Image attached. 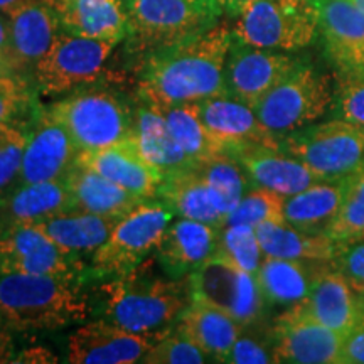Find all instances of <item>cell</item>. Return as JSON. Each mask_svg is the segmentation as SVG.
Wrapping results in <instances>:
<instances>
[{"label": "cell", "mask_w": 364, "mask_h": 364, "mask_svg": "<svg viewBox=\"0 0 364 364\" xmlns=\"http://www.w3.org/2000/svg\"><path fill=\"white\" fill-rule=\"evenodd\" d=\"M225 363L233 364H268L275 363L273 351H268L267 346L260 339L245 336L243 332L231 348Z\"/></svg>", "instance_id": "44"}, {"label": "cell", "mask_w": 364, "mask_h": 364, "mask_svg": "<svg viewBox=\"0 0 364 364\" xmlns=\"http://www.w3.org/2000/svg\"><path fill=\"white\" fill-rule=\"evenodd\" d=\"M230 156L240 162L255 184L275 191L285 198L311 188L316 182L326 181L306 162L287 154L284 149L250 145L235 150Z\"/></svg>", "instance_id": "21"}, {"label": "cell", "mask_w": 364, "mask_h": 364, "mask_svg": "<svg viewBox=\"0 0 364 364\" xmlns=\"http://www.w3.org/2000/svg\"><path fill=\"white\" fill-rule=\"evenodd\" d=\"M285 199V196L258 186L245 193L238 206L228 216L226 225L258 226L263 223H284Z\"/></svg>", "instance_id": "38"}, {"label": "cell", "mask_w": 364, "mask_h": 364, "mask_svg": "<svg viewBox=\"0 0 364 364\" xmlns=\"http://www.w3.org/2000/svg\"><path fill=\"white\" fill-rule=\"evenodd\" d=\"M282 149L326 181H339L364 167V125L344 120L290 132Z\"/></svg>", "instance_id": "8"}, {"label": "cell", "mask_w": 364, "mask_h": 364, "mask_svg": "<svg viewBox=\"0 0 364 364\" xmlns=\"http://www.w3.org/2000/svg\"><path fill=\"white\" fill-rule=\"evenodd\" d=\"M216 0H132L129 39L139 53H156L203 34L216 24Z\"/></svg>", "instance_id": "5"}, {"label": "cell", "mask_w": 364, "mask_h": 364, "mask_svg": "<svg viewBox=\"0 0 364 364\" xmlns=\"http://www.w3.org/2000/svg\"><path fill=\"white\" fill-rule=\"evenodd\" d=\"M351 2L359 9V11L364 14V0H351Z\"/></svg>", "instance_id": "52"}, {"label": "cell", "mask_w": 364, "mask_h": 364, "mask_svg": "<svg viewBox=\"0 0 364 364\" xmlns=\"http://www.w3.org/2000/svg\"><path fill=\"white\" fill-rule=\"evenodd\" d=\"M332 260L336 268L343 273L349 285L358 294L364 295V240L349 245H338Z\"/></svg>", "instance_id": "43"}, {"label": "cell", "mask_w": 364, "mask_h": 364, "mask_svg": "<svg viewBox=\"0 0 364 364\" xmlns=\"http://www.w3.org/2000/svg\"><path fill=\"white\" fill-rule=\"evenodd\" d=\"M343 364H364V324L344 338Z\"/></svg>", "instance_id": "45"}, {"label": "cell", "mask_w": 364, "mask_h": 364, "mask_svg": "<svg viewBox=\"0 0 364 364\" xmlns=\"http://www.w3.org/2000/svg\"><path fill=\"white\" fill-rule=\"evenodd\" d=\"M78 164L97 171L142 199H157L164 176L145 161L136 147L135 135L107 149L80 152Z\"/></svg>", "instance_id": "20"}, {"label": "cell", "mask_w": 364, "mask_h": 364, "mask_svg": "<svg viewBox=\"0 0 364 364\" xmlns=\"http://www.w3.org/2000/svg\"><path fill=\"white\" fill-rule=\"evenodd\" d=\"M250 2H253V0H228V4H226V7L230 9L231 12H238L240 9H243L245 6H247V4H250Z\"/></svg>", "instance_id": "51"}, {"label": "cell", "mask_w": 364, "mask_h": 364, "mask_svg": "<svg viewBox=\"0 0 364 364\" xmlns=\"http://www.w3.org/2000/svg\"><path fill=\"white\" fill-rule=\"evenodd\" d=\"M46 112L65 127L81 152L112 147L135 135V113L107 90L71 91Z\"/></svg>", "instance_id": "4"}, {"label": "cell", "mask_w": 364, "mask_h": 364, "mask_svg": "<svg viewBox=\"0 0 364 364\" xmlns=\"http://www.w3.org/2000/svg\"><path fill=\"white\" fill-rule=\"evenodd\" d=\"M61 29L83 38L118 44L129 38L124 0H51Z\"/></svg>", "instance_id": "23"}, {"label": "cell", "mask_w": 364, "mask_h": 364, "mask_svg": "<svg viewBox=\"0 0 364 364\" xmlns=\"http://www.w3.org/2000/svg\"><path fill=\"white\" fill-rule=\"evenodd\" d=\"M56 361L58 359L54 354L41 348L27 349V351L21 354L19 359H16V363H56Z\"/></svg>", "instance_id": "48"}, {"label": "cell", "mask_w": 364, "mask_h": 364, "mask_svg": "<svg viewBox=\"0 0 364 364\" xmlns=\"http://www.w3.org/2000/svg\"><path fill=\"white\" fill-rule=\"evenodd\" d=\"M216 258H221L240 270L257 275L265 253H263L257 230L250 225H225L220 228Z\"/></svg>", "instance_id": "37"}, {"label": "cell", "mask_w": 364, "mask_h": 364, "mask_svg": "<svg viewBox=\"0 0 364 364\" xmlns=\"http://www.w3.org/2000/svg\"><path fill=\"white\" fill-rule=\"evenodd\" d=\"M236 17L233 39L270 51L307 48L318 31V11L312 0H253Z\"/></svg>", "instance_id": "6"}, {"label": "cell", "mask_w": 364, "mask_h": 364, "mask_svg": "<svg viewBox=\"0 0 364 364\" xmlns=\"http://www.w3.org/2000/svg\"><path fill=\"white\" fill-rule=\"evenodd\" d=\"M31 2H36V0H0V14H4V16H11V14L16 12L17 9L24 7ZM46 2L51 4V0H46Z\"/></svg>", "instance_id": "49"}, {"label": "cell", "mask_w": 364, "mask_h": 364, "mask_svg": "<svg viewBox=\"0 0 364 364\" xmlns=\"http://www.w3.org/2000/svg\"><path fill=\"white\" fill-rule=\"evenodd\" d=\"M312 2H314V4H316V6H317V4H318V2H321V0H312Z\"/></svg>", "instance_id": "55"}, {"label": "cell", "mask_w": 364, "mask_h": 364, "mask_svg": "<svg viewBox=\"0 0 364 364\" xmlns=\"http://www.w3.org/2000/svg\"><path fill=\"white\" fill-rule=\"evenodd\" d=\"M90 314L75 277L0 275V317L12 331H56L85 322Z\"/></svg>", "instance_id": "2"}, {"label": "cell", "mask_w": 364, "mask_h": 364, "mask_svg": "<svg viewBox=\"0 0 364 364\" xmlns=\"http://www.w3.org/2000/svg\"><path fill=\"white\" fill-rule=\"evenodd\" d=\"M65 182L73 196L76 211L93 213L110 220H120L136 204L145 201L81 164H76Z\"/></svg>", "instance_id": "27"}, {"label": "cell", "mask_w": 364, "mask_h": 364, "mask_svg": "<svg viewBox=\"0 0 364 364\" xmlns=\"http://www.w3.org/2000/svg\"><path fill=\"white\" fill-rule=\"evenodd\" d=\"M172 216L171 209L159 199L136 204L115 223L110 236L91 257L95 275L117 279L136 270L149 255L156 253Z\"/></svg>", "instance_id": "7"}, {"label": "cell", "mask_w": 364, "mask_h": 364, "mask_svg": "<svg viewBox=\"0 0 364 364\" xmlns=\"http://www.w3.org/2000/svg\"><path fill=\"white\" fill-rule=\"evenodd\" d=\"M7 17L14 51L22 73L34 70L61 33L56 11L46 0H36Z\"/></svg>", "instance_id": "26"}, {"label": "cell", "mask_w": 364, "mask_h": 364, "mask_svg": "<svg viewBox=\"0 0 364 364\" xmlns=\"http://www.w3.org/2000/svg\"><path fill=\"white\" fill-rule=\"evenodd\" d=\"M265 257L299 262H329L338 243L327 233H307L289 223H263L255 226Z\"/></svg>", "instance_id": "30"}, {"label": "cell", "mask_w": 364, "mask_h": 364, "mask_svg": "<svg viewBox=\"0 0 364 364\" xmlns=\"http://www.w3.org/2000/svg\"><path fill=\"white\" fill-rule=\"evenodd\" d=\"M300 66L282 51L253 48L233 39L226 63L228 95L255 108Z\"/></svg>", "instance_id": "14"}, {"label": "cell", "mask_w": 364, "mask_h": 364, "mask_svg": "<svg viewBox=\"0 0 364 364\" xmlns=\"http://www.w3.org/2000/svg\"><path fill=\"white\" fill-rule=\"evenodd\" d=\"M130 2H132V0H124V4H125V6H129Z\"/></svg>", "instance_id": "54"}, {"label": "cell", "mask_w": 364, "mask_h": 364, "mask_svg": "<svg viewBox=\"0 0 364 364\" xmlns=\"http://www.w3.org/2000/svg\"><path fill=\"white\" fill-rule=\"evenodd\" d=\"M318 31L336 70L364 65V14L351 0H321Z\"/></svg>", "instance_id": "22"}, {"label": "cell", "mask_w": 364, "mask_h": 364, "mask_svg": "<svg viewBox=\"0 0 364 364\" xmlns=\"http://www.w3.org/2000/svg\"><path fill=\"white\" fill-rule=\"evenodd\" d=\"M70 211L76 209L65 181L19 184L0 201V228L14 223L38 225Z\"/></svg>", "instance_id": "25"}, {"label": "cell", "mask_w": 364, "mask_h": 364, "mask_svg": "<svg viewBox=\"0 0 364 364\" xmlns=\"http://www.w3.org/2000/svg\"><path fill=\"white\" fill-rule=\"evenodd\" d=\"M162 113L172 136L181 149L196 164L226 154L221 145L209 135L198 112V103L174 105L167 108H156Z\"/></svg>", "instance_id": "34"}, {"label": "cell", "mask_w": 364, "mask_h": 364, "mask_svg": "<svg viewBox=\"0 0 364 364\" xmlns=\"http://www.w3.org/2000/svg\"><path fill=\"white\" fill-rule=\"evenodd\" d=\"M177 326L211 361L220 363L226 361L236 339L243 332V326L236 318L199 295H194Z\"/></svg>", "instance_id": "24"}, {"label": "cell", "mask_w": 364, "mask_h": 364, "mask_svg": "<svg viewBox=\"0 0 364 364\" xmlns=\"http://www.w3.org/2000/svg\"><path fill=\"white\" fill-rule=\"evenodd\" d=\"M29 134L19 184L66 181L78 164L81 150L73 142L65 127L48 112H39Z\"/></svg>", "instance_id": "16"}, {"label": "cell", "mask_w": 364, "mask_h": 364, "mask_svg": "<svg viewBox=\"0 0 364 364\" xmlns=\"http://www.w3.org/2000/svg\"><path fill=\"white\" fill-rule=\"evenodd\" d=\"M115 46L61 29L46 56L34 66L36 85L49 97L93 85Z\"/></svg>", "instance_id": "10"}, {"label": "cell", "mask_w": 364, "mask_h": 364, "mask_svg": "<svg viewBox=\"0 0 364 364\" xmlns=\"http://www.w3.org/2000/svg\"><path fill=\"white\" fill-rule=\"evenodd\" d=\"M33 88L22 75H0V124L17 125L33 110Z\"/></svg>", "instance_id": "41"}, {"label": "cell", "mask_w": 364, "mask_h": 364, "mask_svg": "<svg viewBox=\"0 0 364 364\" xmlns=\"http://www.w3.org/2000/svg\"><path fill=\"white\" fill-rule=\"evenodd\" d=\"M309 314L318 322L348 338L364 324L363 295L349 285L338 268H316L309 297Z\"/></svg>", "instance_id": "18"}, {"label": "cell", "mask_w": 364, "mask_h": 364, "mask_svg": "<svg viewBox=\"0 0 364 364\" xmlns=\"http://www.w3.org/2000/svg\"><path fill=\"white\" fill-rule=\"evenodd\" d=\"M216 2H218V4H220V6H221V7H226L228 0H216Z\"/></svg>", "instance_id": "53"}, {"label": "cell", "mask_w": 364, "mask_h": 364, "mask_svg": "<svg viewBox=\"0 0 364 364\" xmlns=\"http://www.w3.org/2000/svg\"><path fill=\"white\" fill-rule=\"evenodd\" d=\"M135 142L145 161L164 177L196 166L176 142L162 113L149 105L135 112Z\"/></svg>", "instance_id": "29"}, {"label": "cell", "mask_w": 364, "mask_h": 364, "mask_svg": "<svg viewBox=\"0 0 364 364\" xmlns=\"http://www.w3.org/2000/svg\"><path fill=\"white\" fill-rule=\"evenodd\" d=\"M220 228L181 218L171 223L156 250L159 265L172 279L191 277L215 257Z\"/></svg>", "instance_id": "19"}, {"label": "cell", "mask_w": 364, "mask_h": 364, "mask_svg": "<svg viewBox=\"0 0 364 364\" xmlns=\"http://www.w3.org/2000/svg\"><path fill=\"white\" fill-rule=\"evenodd\" d=\"M171 331V329H169ZM166 332L139 334L110 321L86 322L68 338V363L73 364H134Z\"/></svg>", "instance_id": "15"}, {"label": "cell", "mask_w": 364, "mask_h": 364, "mask_svg": "<svg viewBox=\"0 0 364 364\" xmlns=\"http://www.w3.org/2000/svg\"><path fill=\"white\" fill-rule=\"evenodd\" d=\"M117 221L93 213L70 211L38 225L59 248L80 258V255L93 257L110 236Z\"/></svg>", "instance_id": "32"}, {"label": "cell", "mask_w": 364, "mask_h": 364, "mask_svg": "<svg viewBox=\"0 0 364 364\" xmlns=\"http://www.w3.org/2000/svg\"><path fill=\"white\" fill-rule=\"evenodd\" d=\"M198 167L215 198L216 206L228 220L230 213L238 206L247 193L248 174L230 154H220L209 161L199 162Z\"/></svg>", "instance_id": "35"}, {"label": "cell", "mask_w": 364, "mask_h": 364, "mask_svg": "<svg viewBox=\"0 0 364 364\" xmlns=\"http://www.w3.org/2000/svg\"><path fill=\"white\" fill-rule=\"evenodd\" d=\"M29 134L17 125L0 124V201L19 186Z\"/></svg>", "instance_id": "39"}, {"label": "cell", "mask_w": 364, "mask_h": 364, "mask_svg": "<svg viewBox=\"0 0 364 364\" xmlns=\"http://www.w3.org/2000/svg\"><path fill=\"white\" fill-rule=\"evenodd\" d=\"M157 199L171 209L172 215L179 218L216 228L226 225V216L216 206L198 164L191 169L164 177L157 191Z\"/></svg>", "instance_id": "28"}, {"label": "cell", "mask_w": 364, "mask_h": 364, "mask_svg": "<svg viewBox=\"0 0 364 364\" xmlns=\"http://www.w3.org/2000/svg\"><path fill=\"white\" fill-rule=\"evenodd\" d=\"M338 98L341 117L364 125V65L338 71Z\"/></svg>", "instance_id": "42"}, {"label": "cell", "mask_w": 364, "mask_h": 364, "mask_svg": "<svg viewBox=\"0 0 364 364\" xmlns=\"http://www.w3.org/2000/svg\"><path fill=\"white\" fill-rule=\"evenodd\" d=\"M83 272L78 257L59 248L39 225L14 223L0 228V275L75 277Z\"/></svg>", "instance_id": "11"}, {"label": "cell", "mask_w": 364, "mask_h": 364, "mask_svg": "<svg viewBox=\"0 0 364 364\" xmlns=\"http://www.w3.org/2000/svg\"><path fill=\"white\" fill-rule=\"evenodd\" d=\"M327 235L338 245L364 240V167L344 179L343 203Z\"/></svg>", "instance_id": "36"}, {"label": "cell", "mask_w": 364, "mask_h": 364, "mask_svg": "<svg viewBox=\"0 0 364 364\" xmlns=\"http://www.w3.org/2000/svg\"><path fill=\"white\" fill-rule=\"evenodd\" d=\"M0 75H21V73L14 68L12 63H9L6 58L0 56Z\"/></svg>", "instance_id": "50"}, {"label": "cell", "mask_w": 364, "mask_h": 364, "mask_svg": "<svg viewBox=\"0 0 364 364\" xmlns=\"http://www.w3.org/2000/svg\"><path fill=\"white\" fill-rule=\"evenodd\" d=\"M16 361V344H14L12 329L0 317V364Z\"/></svg>", "instance_id": "47"}, {"label": "cell", "mask_w": 364, "mask_h": 364, "mask_svg": "<svg viewBox=\"0 0 364 364\" xmlns=\"http://www.w3.org/2000/svg\"><path fill=\"white\" fill-rule=\"evenodd\" d=\"M211 361L179 326L167 331L145 354V364H203Z\"/></svg>", "instance_id": "40"}, {"label": "cell", "mask_w": 364, "mask_h": 364, "mask_svg": "<svg viewBox=\"0 0 364 364\" xmlns=\"http://www.w3.org/2000/svg\"><path fill=\"white\" fill-rule=\"evenodd\" d=\"M0 56H4L9 63H12L14 68L24 75L19 66V61L16 58V51H14L12 36H11V24H9V17L0 14Z\"/></svg>", "instance_id": "46"}, {"label": "cell", "mask_w": 364, "mask_h": 364, "mask_svg": "<svg viewBox=\"0 0 364 364\" xmlns=\"http://www.w3.org/2000/svg\"><path fill=\"white\" fill-rule=\"evenodd\" d=\"M344 179L316 182L289 196L285 199V221L307 233H327L343 203Z\"/></svg>", "instance_id": "31"}, {"label": "cell", "mask_w": 364, "mask_h": 364, "mask_svg": "<svg viewBox=\"0 0 364 364\" xmlns=\"http://www.w3.org/2000/svg\"><path fill=\"white\" fill-rule=\"evenodd\" d=\"M198 112L209 135L226 154L250 145L282 149V139L262 124L255 108L233 97L211 98L198 103Z\"/></svg>", "instance_id": "17"}, {"label": "cell", "mask_w": 364, "mask_h": 364, "mask_svg": "<svg viewBox=\"0 0 364 364\" xmlns=\"http://www.w3.org/2000/svg\"><path fill=\"white\" fill-rule=\"evenodd\" d=\"M231 44L233 31L220 22L196 38L147 54L139 81L144 105L167 108L230 97L226 63Z\"/></svg>", "instance_id": "1"}, {"label": "cell", "mask_w": 364, "mask_h": 364, "mask_svg": "<svg viewBox=\"0 0 364 364\" xmlns=\"http://www.w3.org/2000/svg\"><path fill=\"white\" fill-rule=\"evenodd\" d=\"M272 336L275 363L343 364L344 336L314 318L304 302L277 318Z\"/></svg>", "instance_id": "12"}, {"label": "cell", "mask_w": 364, "mask_h": 364, "mask_svg": "<svg viewBox=\"0 0 364 364\" xmlns=\"http://www.w3.org/2000/svg\"><path fill=\"white\" fill-rule=\"evenodd\" d=\"M100 292L107 321L139 334L167 332L194 297L191 277L150 279L139 277L136 270L110 279Z\"/></svg>", "instance_id": "3"}, {"label": "cell", "mask_w": 364, "mask_h": 364, "mask_svg": "<svg viewBox=\"0 0 364 364\" xmlns=\"http://www.w3.org/2000/svg\"><path fill=\"white\" fill-rule=\"evenodd\" d=\"M191 282L194 295L221 307L243 327L252 326L262 316L265 297L253 273L213 257L191 275Z\"/></svg>", "instance_id": "13"}, {"label": "cell", "mask_w": 364, "mask_h": 364, "mask_svg": "<svg viewBox=\"0 0 364 364\" xmlns=\"http://www.w3.org/2000/svg\"><path fill=\"white\" fill-rule=\"evenodd\" d=\"M307 262L265 257L257 272L265 302L292 307L304 302L311 292L314 270Z\"/></svg>", "instance_id": "33"}, {"label": "cell", "mask_w": 364, "mask_h": 364, "mask_svg": "<svg viewBox=\"0 0 364 364\" xmlns=\"http://www.w3.org/2000/svg\"><path fill=\"white\" fill-rule=\"evenodd\" d=\"M332 103L334 88L331 80L300 65L255 107V113L277 135L290 134L324 117Z\"/></svg>", "instance_id": "9"}]
</instances>
